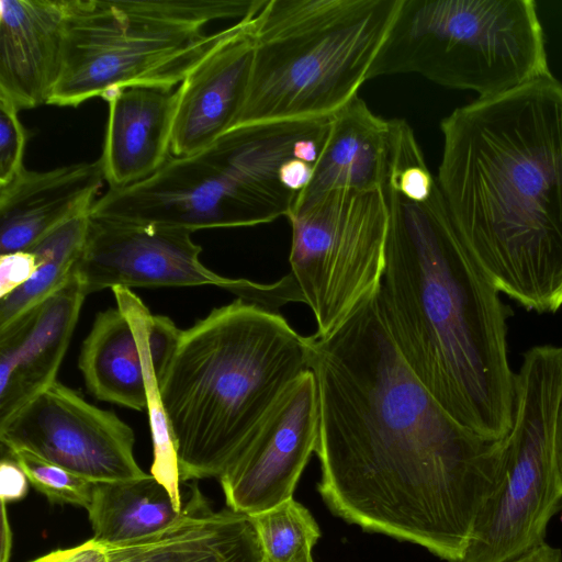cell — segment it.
Segmentation results:
<instances>
[{
    "instance_id": "6da1fadb",
    "label": "cell",
    "mask_w": 562,
    "mask_h": 562,
    "mask_svg": "<svg viewBox=\"0 0 562 562\" xmlns=\"http://www.w3.org/2000/svg\"><path fill=\"white\" fill-rule=\"evenodd\" d=\"M319 405L318 491L337 516L460 562L495 492L502 440L452 418L385 325L378 292L327 337H307Z\"/></svg>"
},
{
    "instance_id": "7a4b0ae2",
    "label": "cell",
    "mask_w": 562,
    "mask_h": 562,
    "mask_svg": "<svg viewBox=\"0 0 562 562\" xmlns=\"http://www.w3.org/2000/svg\"><path fill=\"white\" fill-rule=\"evenodd\" d=\"M437 183L464 247L524 308L562 306V83L552 74L453 110Z\"/></svg>"
},
{
    "instance_id": "3957f363",
    "label": "cell",
    "mask_w": 562,
    "mask_h": 562,
    "mask_svg": "<svg viewBox=\"0 0 562 562\" xmlns=\"http://www.w3.org/2000/svg\"><path fill=\"white\" fill-rule=\"evenodd\" d=\"M389 223L378 299L402 357L458 423L487 441L513 426L508 308L461 241L438 187L424 200L384 184Z\"/></svg>"
},
{
    "instance_id": "277c9868",
    "label": "cell",
    "mask_w": 562,
    "mask_h": 562,
    "mask_svg": "<svg viewBox=\"0 0 562 562\" xmlns=\"http://www.w3.org/2000/svg\"><path fill=\"white\" fill-rule=\"evenodd\" d=\"M307 370V337L276 310L236 299L182 330L158 381L180 481L220 479Z\"/></svg>"
},
{
    "instance_id": "5b68a950",
    "label": "cell",
    "mask_w": 562,
    "mask_h": 562,
    "mask_svg": "<svg viewBox=\"0 0 562 562\" xmlns=\"http://www.w3.org/2000/svg\"><path fill=\"white\" fill-rule=\"evenodd\" d=\"M402 0H267L256 15L243 106L232 126L333 115L358 94Z\"/></svg>"
},
{
    "instance_id": "8992f818",
    "label": "cell",
    "mask_w": 562,
    "mask_h": 562,
    "mask_svg": "<svg viewBox=\"0 0 562 562\" xmlns=\"http://www.w3.org/2000/svg\"><path fill=\"white\" fill-rule=\"evenodd\" d=\"M267 0H68L48 104L78 106L130 85L176 87Z\"/></svg>"
},
{
    "instance_id": "52a82bcc",
    "label": "cell",
    "mask_w": 562,
    "mask_h": 562,
    "mask_svg": "<svg viewBox=\"0 0 562 562\" xmlns=\"http://www.w3.org/2000/svg\"><path fill=\"white\" fill-rule=\"evenodd\" d=\"M299 149L300 136L288 123L234 128L195 154L171 157L143 181L109 189L90 215L192 233L271 223L288 217L296 201L282 170Z\"/></svg>"
},
{
    "instance_id": "ba28073f",
    "label": "cell",
    "mask_w": 562,
    "mask_h": 562,
    "mask_svg": "<svg viewBox=\"0 0 562 562\" xmlns=\"http://www.w3.org/2000/svg\"><path fill=\"white\" fill-rule=\"evenodd\" d=\"M417 74L480 99L551 74L532 0H402L369 69Z\"/></svg>"
},
{
    "instance_id": "9c48e42d",
    "label": "cell",
    "mask_w": 562,
    "mask_h": 562,
    "mask_svg": "<svg viewBox=\"0 0 562 562\" xmlns=\"http://www.w3.org/2000/svg\"><path fill=\"white\" fill-rule=\"evenodd\" d=\"M562 398V347L525 352L516 373L513 426L502 440L499 481L484 505L460 562H510L544 542L562 509L554 456Z\"/></svg>"
},
{
    "instance_id": "30bf717a",
    "label": "cell",
    "mask_w": 562,
    "mask_h": 562,
    "mask_svg": "<svg viewBox=\"0 0 562 562\" xmlns=\"http://www.w3.org/2000/svg\"><path fill=\"white\" fill-rule=\"evenodd\" d=\"M291 278L316 337L338 329L382 282L389 214L382 190L338 189L295 204Z\"/></svg>"
},
{
    "instance_id": "8fae6325",
    "label": "cell",
    "mask_w": 562,
    "mask_h": 562,
    "mask_svg": "<svg viewBox=\"0 0 562 562\" xmlns=\"http://www.w3.org/2000/svg\"><path fill=\"white\" fill-rule=\"evenodd\" d=\"M0 441L9 452L29 451L93 483L150 475L135 459L133 429L58 381L0 422Z\"/></svg>"
},
{
    "instance_id": "7c38bea8",
    "label": "cell",
    "mask_w": 562,
    "mask_h": 562,
    "mask_svg": "<svg viewBox=\"0 0 562 562\" xmlns=\"http://www.w3.org/2000/svg\"><path fill=\"white\" fill-rule=\"evenodd\" d=\"M318 434V392L310 369L277 401L218 479L228 509L251 516L293 497Z\"/></svg>"
},
{
    "instance_id": "4fadbf2b",
    "label": "cell",
    "mask_w": 562,
    "mask_h": 562,
    "mask_svg": "<svg viewBox=\"0 0 562 562\" xmlns=\"http://www.w3.org/2000/svg\"><path fill=\"white\" fill-rule=\"evenodd\" d=\"M192 232L92 218L74 274L86 295L114 288L216 285L227 280L200 259Z\"/></svg>"
},
{
    "instance_id": "5bb4252c",
    "label": "cell",
    "mask_w": 562,
    "mask_h": 562,
    "mask_svg": "<svg viewBox=\"0 0 562 562\" xmlns=\"http://www.w3.org/2000/svg\"><path fill=\"white\" fill-rule=\"evenodd\" d=\"M257 13L237 21L233 34L177 88L171 135L175 157L195 154L232 128L249 83Z\"/></svg>"
},
{
    "instance_id": "9a60e30c",
    "label": "cell",
    "mask_w": 562,
    "mask_h": 562,
    "mask_svg": "<svg viewBox=\"0 0 562 562\" xmlns=\"http://www.w3.org/2000/svg\"><path fill=\"white\" fill-rule=\"evenodd\" d=\"M75 274L0 328V422L55 383L86 299Z\"/></svg>"
},
{
    "instance_id": "2e32d148",
    "label": "cell",
    "mask_w": 562,
    "mask_h": 562,
    "mask_svg": "<svg viewBox=\"0 0 562 562\" xmlns=\"http://www.w3.org/2000/svg\"><path fill=\"white\" fill-rule=\"evenodd\" d=\"M68 0L0 1V95L19 110L48 104L58 80Z\"/></svg>"
},
{
    "instance_id": "e0dca14e",
    "label": "cell",
    "mask_w": 562,
    "mask_h": 562,
    "mask_svg": "<svg viewBox=\"0 0 562 562\" xmlns=\"http://www.w3.org/2000/svg\"><path fill=\"white\" fill-rule=\"evenodd\" d=\"M108 124L100 157L110 189L143 181L171 157L175 87L130 85L106 91Z\"/></svg>"
},
{
    "instance_id": "ac0fdd59",
    "label": "cell",
    "mask_w": 562,
    "mask_h": 562,
    "mask_svg": "<svg viewBox=\"0 0 562 562\" xmlns=\"http://www.w3.org/2000/svg\"><path fill=\"white\" fill-rule=\"evenodd\" d=\"M104 180L100 158L48 171L25 169L0 188V255L29 250L58 226L91 212Z\"/></svg>"
},
{
    "instance_id": "d6986e66",
    "label": "cell",
    "mask_w": 562,
    "mask_h": 562,
    "mask_svg": "<svg viewBox=\"0 0 562 562\" xmlns=\"http://www.w3.org/2000/svg\"><path fill=\"white\" fill-rule=\"evenodd\" d=\"M389 138V120L374 114L358 94L355 95L330 116L312 178L294 205L338 189L382 190Z\"/></svg>"
},
{
    "instance_id": "ffe728a7",
    "label": "cell",
    "mask_w": 562,
    "mask_h": 562,
    "mask_svg": "<svg viewBox=\"0 0 562 562\" xmlns=\"http://www.w3.org/2000/svg\"><path fill=\"white\" fill-rule=\"evenodd\" d=\"M244 516L231 509L213 510L194 485L180 519L155 535L120 543L92 538L30 562H199L237 527Z\"/></svg>"
},
{
    "instance_id": "44dd1931",
    "label": "cell",
    "mask_w": 562,
    "mask_h": 562,
    "mask_svg": "<svg viewBox=\"0 0 562 562\" xmlns=\"http://www.w3.org/2000/svg\"><path fill=\"white\" fill-rule=\"evenodd\" d=\"M78 367L98 400L147 408L143 362L133 327L119 307L98 313L82 342Z\"/></svg>"
},
{
    "instance_id": "7402d4cb",
    "label": "cell",
    "mask_w": 562,
    "mask_h": 562,
    "mask_svg": "<svg viewBox=\"0 0 562 562\" xmlns=\"http://www.w3.org/2000/svg\"><path fill=\"white\" fill-rule=\"evenodd\" d=\"M87 512L94 540L120 543L166 529L180 519L183 508L150 474L140 480L94 483Z\"/></svg>"
},
{
    "instance_id": "603a6c76",
    "label": "cell",
    "mask_w": 562,
    "mask_h": 562,
    "mask_svg": "<svg viewBox=\"0 0 562 562\" xmlns=\"http://www.w3.org/2000/svg\"><path fill=\"white\" fill-rule=\"evenodd\" d=\"M90 222V212L80 214L29 249L37 259V270L22 286L0 299V328L65 286L85 247Z\"/></svg>"
},
{
    "instance_id": "cb8c5ba5",
    "label": "cell",
    "mask_w": 562,
    "mask_h": 562,
    "mask_svg": "<svg viewBox=\"0 0 562 562\" xmlns=\"http://www.w3.org/2000/svg\"><path fill=\"white\" fill-rule=\"evenodd\" d=\"M116 307L130 321L139 347L147 395V413L154 448L150 474L169 492L179 508H183L179 484V464L171 428L162 405L158 379L154 370L146 335L145 316L148 311L143 301L126 288L112 289Z\"/></svg>"
},
{
    "instance_id": "d4e9b609",
    "label": "cell",
    "mask_w": 562,
    "mask_h": 562,
    "mask_svg": "<svg viewBox=\"0 0 562 562\" xmlns=\"http://www.w3.org/2000/svg\"><path fill=\"white\" fill-rule=\"evenodd\" d=\"M263 562H313L321 530L310 512L293 497L249 516Z\"/></svg>"
},
{
    "instance_id": "484cf974",
    "label": "cell",
    "mask_w": 562,
    "mask_h": 562,
    "mask_svg": "<svg viewBox=\"0 0 562 562\" xmlns=\"http://www.w3.org/2000/svg\"><path fill=\"white\" fill-rule=\"evenodd\" d=\"M24 471L30 484L50 503L88 508L94 483L29 451L9 452Z\"/></svg>"
},
{
    "instance_id": "4316f807",
    "label": "cell",
    "mask_w": 562,
    "mask_h": 562,
    "mask_svg": "<svg viewBox=\"0 0 562 562\" xmlns=\"http://www.w3.org/2000/svg\"><path fill=\"white\" fill-rule=\"evenodd\" d=\"M19 111L11 100L0 95V188L26 169L23 159L27 138Z\"/></svg>"
},
{
    "instance_id": "83f0119b",
    "label": "cell",
    "mask_w": 562,
    "mask_h": 562,
    "mask_svg": "<svg viewBox=\"0 0 562 562\" xmlns=\"http://www.w3.org/2000/svg\"><path fill=\"white\" fill-rule=\"evenodd\" d=\"M199 562H263L260 544L248 515Z\"/></svg>"
},
{
    "instance_id": "f1b7e54d",
    "label": "cell",
    "mask_w": 562,
    "mask_h": 562,
    "mask_svg": "<svg viewBox=\"0 0 562 562\" xmlns=\"http://www.w3.org/2000/svg\"><path fill=\"white\" fill-rule=\"evenodd\" d=\"M145 326L154 370L159 381L176 352L182 329L168 316L154 315L149 310L145 316Z\"/></svg>"
},
{
    "instance_id": "f546056e",
    "label": "cell",
    "mask_w": 562,
    "mask_h": 562,
    "mask_svg": "<svg viewBox=\"0 0 562 562\" xmlns=\"http://www.w3.org/2000/svg\"><path fill=\"white\" fill-rule=\"evenodd\" d=\"M37 267L35 255L29 250L0 255V299L27 282Z\"/></svg>"
},
{
    "instance_id": "4dcf8cb0",
    "label": "cell",
    "mask_w": 562,
    "mask_h": 562,
    "mask_svg": "<svg viewBox=\"0 0 562 562\" xmlns=\"http://www.w3.org/2000/svg\"><path fill=\"white\" fill-rule=\"evenodd\" d=\"M29 480L15 459L8 453L0 463V498L8 504L27 494Z\"/></svg>"
},
{
    "instance_id": "1f68e13d",
    "label": "cell",
    "mask_w": 562,
    "mask_h": 562,
    "mask_svg": "<svg viewBox=\"0 0 562 562\" xmlns=\"http://www.w3.org/2000/svg\"><path fill=\"white\" fill-rule=\"evenodd\" d=\"M510 562H562V550L543 542Z\"/></svg>"
},
{
    "instance_id": "d6a6232c",
    "label": "cell",
    "mask_w": 562,
    "mask_h": 562,
    "mask_svg": "<svg viewBox=\"0 0 562 562\" xmlns=\"http://www.w3.org/2000/svg\"><path fill=\"white\" fill-rule=\"evenodd\" d=\"M554 456L560 480L562 482V398L557 416L554 430Z\"/></svg>"
},
{
    "instance_id": "836d02e7",
    "label": "cell",
    "mask_w": 562,
    "mask_h": 562,
    "mask_svg": "<svg viewBox=\"0 0 562 562\" xmlns=\"http://www.w3.org/2000/svg\"><path fill=\"white\" fill-rule=\"evenodd\" d=\"M2 505V547H1V562H8L10 557V548H11V533L10 526L7 519L5 513V504Z\"/></svg>"
}]
</instances>
